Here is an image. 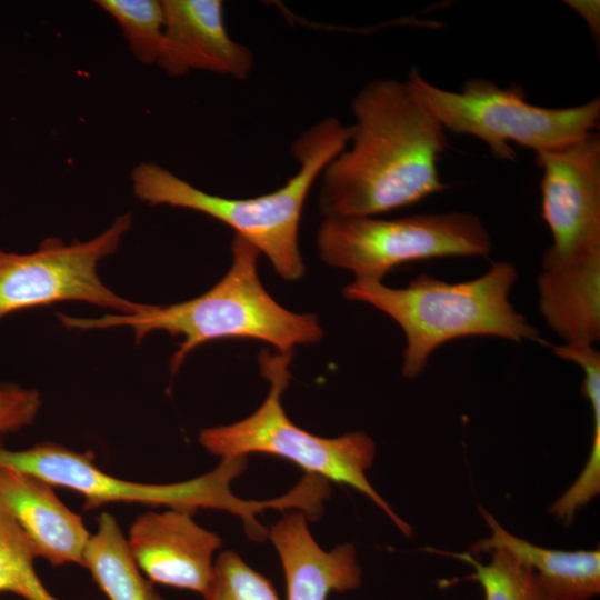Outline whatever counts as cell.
<instances>
[{
    "label": "cell",
    "mask_w": 600,
    "mask_h": 600,
    "mask_svg": "<svg viewBox=\"0 0 600 600\" xmlns=\"http://www.w3.org/2000/svg\"><path fill=\"white\" fill-rule=\"evenodd\" d=\"M131 223L130 213H126L88 241L66 243L50 237L31 253L0 249V319L61 301L88 302L121 314L143 311L148 304L118 296L98 274L99 262L118 251Z\"/></svg>",
    "instance_id": "30bf717a"
},
{
    "label": "cell",
    "mask_w": 600,
    "mask_h": 600,
    "mask_svg": "<svg viewBox=\"0 0 600 600\" xmlns=\"http://www.w3.org/2000/svg\"><path fill=\"white\" fill-rule=\"evenodd\" d=\"M447 554L472 566L477 580L483 589L484 600H549L536 573L503 550H492L491 560L484 564L469 552Z\"/></svg>",
    "instance_id": "ac0fdd59"
},
{
    "label": "cell",
    "mask_w": 600,
    "mask_h": 600,
    "mask_svg": "<svg viewBox=\"0 0 600 600\" xmlns=\"http://www.w3.org/2000/svg\"><path fill=\"white\" fill-rule=\"evenodd\" d=\"M83 567L109 600H166L137 566L116 518L102 512L84 552Z\"/></svg>",
    "instance_id": "2e32d148"
},
{
    "label": "cell",
    "mask_w": 600,
    "mask_h": 600,
    "mask_svg": "<svg viewBox=\"0 0 600 600\" xmlns=\"http://www.w3.org/2000/svg\"><path fill=\"white\" fill-rule=\"evenodd\" d=\"M164 40L157 64L170 77L204 70L246 79L253 66L248 47L228 33L220 0H163Z\"/></svg>",
    "instance_id": "7c38bea8"
},
{
    "label": "cell",
    "mask_w": 600,
    "mask_h": 600,
    "mask_svg": "<svg viewBox=\"0 0 600 600\" xmlns=\"http://www.w3.org/2000/svg\"><path fill=\"white\" fill-rule=\"evenodd\" d=\"M517 278L512 263L499 261L467 281L449 283L421 273L404 288H390L379 281L354 280L343 294L373 306L399 324L406 337L401 372L411 379L423 372L439 347L459 338L548 343L510 302Z\"/></svg>",
    "instance_id": "277c9868"
},
{
    "label": "cell",
    "mask_w": 600,
    "mask_h": 600,
    "mask_svg": "<svg viewBox=\"0 0 600 600\" xmlns=\"http://www.w3.org/2000/svg\"><path fill=\"white\" fill-rule=\"evenodd\" d=\"M204 600H279L272 583L233 551L220 553Z\"/></svg>",
    "instance_id": "44dd1931"
},
{
    "label": "cell",
    "mask_w": 600,
    "mask_h": 600,
    "mask_svg": "<svg viewBox=\"0 0 600 600\" xmlns=\"http://www.w3.org/2000/svg\"><path fill=\"white\" fill-rule=\"evenodd\" d=\"M293 351L271 354L261 350L259 364L270 382L262 404L247 418L228 424L206 428L199 443L221 459H236L261 453L286 459L307 472L327 481L350 486L373 501L406 534L411 528L373 489L366 476L372 466L376 444L364 432L337 438H322L294 424L287 416L281 396L290 381L289 366Z\"/></svg>",
    "instance_id": "8992f818"
},
{
    "label": "cell",
    "mask_w": 600,
    "mask_h": 600,
    "mask_svg": "<svg viewBox=\"0 0 600 600\" xmlns=\"http://www.w3.org/2000/svg\"><path fill=\"white\" fill-rule=\"evenodd\" d=\"M231 253L232 263L226 276L193 299L169 306L148 304L134 314L80 318L57 312V317L67 329L130 327L136 342L152 331L182 337L170 360L172 374L192 350L218 339L260 340L281 352L321 340L322 329L316 314L291 312L264 289L258 274L260 252L256 247L236 234Z\"/></svg>",
    "instance_id": "7a4b0ae2"
},
{
    "label": "cell",
    "mask_w": 600,
    "mask_h": 600,
    "mask_svg": "<svg viewBox=\"0 0 600 600\" xmlns=\"http://www.w3.org/2000/svg\"><path fill=\"white\" fill-rule=\"evenodd\" d=\"M320 258L352 271L356 280L379 281L394 268L444 257H482L491 250L481 219L464 211L326 218L317 233Z\"/></svg>",
    "instance_id": "9c48e42d"
},
{
    "label": "cell",
    "mask_w": 600,
    "mask_h": 600,
    "mask_svg": "<svg viewBox=\"0 0 600 600\" xmlns=\"http://www.w3.org/2000/svg\"><path fill=\"white\" fill-rule=\"evenodd\" d=\"M117 22L129 49L140 62L157 64L164 40V13L157 0H97Z\"/></svg>",
    "instance_id": "d6986e66"
},
{
    "label": "cell",
    "mask_w": 600,
    "mask_h": 600,
    "mask_svg": "<svg viewBox=\"0 0 600 600\" xmlns=\"http://www.w3.org/2000/svg\"><path fill=\"white\" fill-rule=\"evenodd\" d=\"M0 467L34 474L52 487L64 488L83 498V509L94 510L107 503H137L169 507L193 514L198 509L228 511L239 517L249 538H268L257 516L267 509L302 508L304 498L298 488L266 501L243 500L231 491V482L247 468V457L221 459L210 472L176 483H140L116 478L101 470L91 452H78L53 442L38 443L23 450L0 447Z\"/></svg>",
    "instance_id": "5b68a950"
},
{
    "label": "cell",
    "mask_w": 600,
    "mask_h": 600,
    "mask_svg": "<svg viewBox=\"0 0 600 600\" xmlns=\"http://www.w3.org/2000/svg\"><path fill=\"white\" fill-rule=\"evenodd\" d=\"M354 123L346 148L321 173L320 212L376 217L444 191L438 162L447 131L406 81L376 79L351 102Z\"/></svg>",
    "instance_id": "6da1fadb"
},
{
    "label": "cell",
    "mask_w": 600,
    "mask_h": 600,
    "mask_svg": "<svg viewBox=\"0 0 600 600\" xmlns=\"http://www.w3.org/2000/svg\"><path fill=\"white\" fill-rule=\"evenodd\" d=\"M492 534L472 546V553L503 550L534 571L549 600H591L600 592V551L547 549L520 539L482 508Z\"/></svg>",
    "instance_id": "9a60e30c"
},
{
    "label": "cell",
    "mask_w": 600,
    "mask_h": 600,
    "mask_svg": "<svg viewBox=\"0 0 600 600\" xmlns=\"http://www.w3.org/2000/svg\"><path fill=\"white\" fill-rule=\"evenodd\" d=\"M37 553L16 520L0 508V593L23 600H59L34 570Z\"/></svg>",
    "instance_id": "e0dca14e"
},
{
    "label": "cell",
    "mask_w": 600,
    "mask_h": 600,
    "mask_svg": "<svg viewBox=\"0 0 600 600\" xmlns=\"http://www.w3.org/2000/svg\"><path fill=\"white\" fill-rule=\"evenodd\" d=\"M569 7L576 10L588 23L592 36L599 39L600 32V6L599 1H566Z\"/></svg>",
    "instance_id": "603a6c76"
},
{
    "label": "cell",
    "mask_w": 600,
    "mask_h": 600,
    "mask_svg": "<svg viewBox=\"0 0 600 600\" xmlns=\"http://www.w3.org/2000/svg\"><path fill=\"white\" fill-rule=\"evenodd\" d=\"M41 407L40 393L16 383H0V434L31 426Z\"/></svg>",
    "instance_id": "7402d4cb"
},
{
    "label": "cell",
    "mask_w": 600,
    "mask_h": 600,
    "mask_svg": "<svg viewBox=\"0 0 600 600\" xmlns=\"http://www.w3.org/2000/svg\"><path fill=\"white\" fill-rule=\"evenodd\" d=\"M127 543L141 572L154 583L207 598L213 580V554L221 539L187 511H149L132 522Z\"/></svg>",
    "instance_id": "8fae6325"
},
{
    "label": "cell",
    "mask_w": 600,
    "mask_h": 600,
    "mask_svg": "<svg viewBox=\"0 0 600 600\" xmlns=\"http://www.w3.org/2000/svg\"><path fill=\"white\" fill-rule=\"evenodd\" d=\"M413 96L444 128L483 141L493 157L514 160L521 147L540 152L574 141L599 124L600 100L546 108L530 103L519 84L500 88L483 78H470L459 91L439 88L411 68L406 80Z\"/></svg>",
    "instance_id": "ba28073f"
},
{
    "label": "cell",
    "mask_w": 600,
    "mask_h": 600,
    "mask_svg": "<svg viewBox=\"0 0 600 600\" xmlns=\"http://www.w3.org/2000/svg\"><path fill=\"white\" fill-rule=\"evenodd\" d=\"M350 138V126L336 118L317 122L292 144L299 164L294 176L279 189L254 198L208 193L156 163L133 168L132 189L148 204L184 208L223 222L264 253L281 278L294 281L306 271L298 242L306 199L329 162L348 147Z\"/></svg>",
    "instance_id": "3957f363"
},
{
    "label": "cell",
    "mask_w": 600,
    "mask_h": 600,
    "mask_svg": "<svg viewBox=\"0 0 600 600\" xmlns=\"http://www.w3.org/2000/svg\"><path fill=\"white\" fill-rule=\"evenodd\" d=\"M53 488L34 474L0 467V508L16 520L37 557L57 567H83L91 534L82 518L58 498Z\"/></svg>",
    "instance_id": "4fadbf2b"
},
{
    "label": "cell",
    "mask_w": 600,
    "mask_h": 600,
    "mask_svg": "<svg viewBox=\"0 0 600 600\" xmlns=\"http://www.w3.org/2000/svg\"><path fill=\"white\" fill-rule=\"evenodd\" d=\"M284 573L287 600H328L361 583V569L351 543L323 550L312 537L302 511L284 514L268 532Z\"/></svg>",
    "instance_id": "5bb4252c"
},
{
    "label": "cell",
    "mask_w": 600,
    "mask_h": 600,
    "mask_svg": "<svg viewBox=\"0 0 600 600\" xmlns=\"http://www.w3.org/2000/svg\"><path fill=\"white\" fill-rule=\"evenodd\" d=\"M541 217L552 242L537 280L546 294L600 292V136L536 153Z\"/></svg>",
    "instance_id": "52a82bcc"
},
{
    "label": "cell",
    "mask_w": 600,
    "mask_h": 600,
    "mask_svg": "<svg viewBox=\"0 0 600 600\" xmlns=\"http://www.w3.org/2000/svg\"><path fill=\"white\" fill-rule=\"evenodd\" d=\"M593 414V436L586 467L571 484L551 506V513L564 523H570L576 512L590 502L600 491V383L589 381L582 386Z\"/></svg>",
    "instance_id": "ffe728a7"
}]
</instances>
